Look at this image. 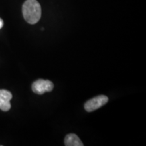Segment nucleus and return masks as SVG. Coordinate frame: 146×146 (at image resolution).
<instances>
[{
    "label": "nucleus",
    "instance_id": "obj_4",
    "mask_svg": "<svg viewBox=\"0 0 146 146\" xmlns=\"http://www.w3.org/2000/svg\"><path fill=\"white\" fill-rule=\"evenodd\" d=\"M12 98V94L10 91L5 89H0V109L4 112L10 110L11 108L10 100Z\"/></svg>",
    "mask_w": 146,
    "mask_h": 146
},
{
    "label": "nucleus",
    "instance_id": "obj_3",
    "mask_svg": "<svg viewBox=\"0 0 146 146\" xmlns=\"http://www.w3.org/2000/svg\"><path fill=\"white\" fill-rule=\"evenodd\" d=\"M54 89V84L48 80L39 79L32 85V90L35 94L42 95L46 92H50Z\"/></svg>",
    "mask_w": 146,
    "mask_h": 146
},
{
    "label": "nucleus",
    "instance_id": "obj_5",
    "mask_svg": "<svg viewBox=\"0 0 146 146\" xmlns=\"http://www.w3.org/2000/svg\"><path fill=\"white\" fill-rule=\"evenodd\" d=\"M64 144L66 146H83V142L81 141L79 137L74 133H70L66 136Z\"/></svg>",
    "mask_w": 146,
    "mask_h": 146
},
{
    "label": "nucleus",
    "instance_id": "obj_6",
    "mask_svg": "<svg viewBox=\"0 0 146 146\" xmlns=\"http://www.w3.org/2000/svg\"><path fill=\"white\" fill-rule=\"evenodd\" d=\"M3 26V21L1 18H0V29L2 28Z\"/></svg>",
    "mask_w": 146,
    "mask_h": 146
},
{
    "label": "nucleus",
    "instance_id": "obj_1",
    "mask_svg": "<svg viewBox=\"0 0 146 146\" xmlns=\"http://www.w3.org/2000/svg\"><path fill=\"white\" fill-rule=\"evenodd\" d=\"M23 14L27 23L34 25L41 16V8L36 0H27L23 5Z\"/></svg>",
    "mask_w": 146,
    "mask_h": 146
},
{
    "label": "nucleus",
    "instance_id": "obj_2",
    "mask_svg": "<svg viewBox=\"0 0 146 146\" xmlns=\"http://www.w3.org/2000/svg\"><path fill=\"white\" fill-rule=\"evenodd\" d=\"M108 102V98L104 95H100L89 100L85 104V109L87 112H91L105 105Z\"/></svg>",
    "mask_w": 146,
    "mask_h": 146
}]
</instances>
